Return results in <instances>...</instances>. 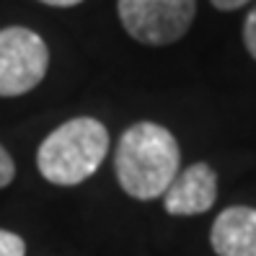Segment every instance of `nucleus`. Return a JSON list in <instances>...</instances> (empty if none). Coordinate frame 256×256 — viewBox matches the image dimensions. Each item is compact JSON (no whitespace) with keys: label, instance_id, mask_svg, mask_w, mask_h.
I'll list each match as a JSON object with an SVG mask.
<instances>
[{"label":"nucleus","instance_id":"nucleus-1","mask_svg":"<svg viewBox=\"0 0 256 256\" xmlns=\"http://www.w3.org/2000/svg\"><path fill=\"white\" fill-rule=\"evenodd\" d=\"M182 168V150L176 138L156 122H138L122 132L114 150L116 182L134 200L163 197Z\"/></svg>","mask_w":256,"mask_h":256},{"label":"nucleus","instance_id":"nucleus-2","mask_svg":"<svg viewBox=\"0 0 256 256\" xmlns=\"http://www.w3.org/2000/svg\"><path fill=\"white\" fill-rule=\"evenodd\" d=\"M106 150V127L94 116H75L44 138L36 153V168L50 184L75 186L98 171Z\"/></svg>","mask_w":256,"mask_h":256},{"label":"nucleus","instance_id":"nucleus-3","mask_svg":"<svg viewBox=\"0 0 256 256\" xmlns=\"http://www.w3.org/2000/svg\"><path fill=\"white\" fill-rule=\"evenodd\" d=\"M119 21L124 32L150 47L178 42L194 21L197 0H119Z\"/></svg>","mask_w":256,"mask_h":256},{"label":"nucleus","instance_id":"nucleus-4","mask_svg":"<svg viewBox=\"0 0 256 256\" xmlns=\"http://www.w3.org/2000/svg\"><path fill=\"white\" fill-rule=\"evenodd\" d=\"M50 50L44 39L26 26L0 28V96H24L44 80Z\"/></svg>","mask_w":256,"mask_h":256},{"label":"nucleus","instance_id":"nucleus-5","mask_svg":"<svg viewBox=\"0 0 256 256\" xmlns=\"http://www.w3.org/2000/svg\"><path fill=\"white\" fill-rule=\"evenodd\" d=\"M218 200V174L210 163H192L178 168L163 192V210L168 215H202Z\"/></svg>","mask_w":256,"mask_h":256},{"label":"nucleus","instance_id":"nucleus-6","mask_svg":"<svg viewBox=\"0 0 256 256\" xmlns=\"http://www.w3.org/2000/svg\"><path fill=\"white\" fill-rule=\"evenodd\" d=\"M210 244L218 256H256V210L246 204L222 210L212 222Z\"/></svg>","mask_w":256,"mask_h":256},{"label":"nucleus","instance_id":"nucleus-7","mask_svg":"<svg viewBox=\"0 0 256 256\" xmlns=\"http://www.w3.org/2000/svg\"><path fill=\"white\" fill-rule=\"evenodd\" d=\"M26 244L24 238L10 233V230H0V256H24Z\"/></svg>","mask_w":256,"mask_h":256},{"label":"nucleus","instance_id":"nucleus-8","mask_svg":"<svg viewBox=\"0 0 256 256\" xmlns=\"http://www.w3.org/2000/svg\"><path fill=\"white\" fill-rule=\"evenodd\" d=\"M13 176H16V163H13L10 153L0 145V189L8 186L13 182Z\"/></svg>","mask_w":256,"mask_h":256},{"label":"nucleus","instance_id":"nucleus-9","mask_svg":"<svg viewBox=\"0 0 256 256\" xmlns=\"http://www.w3.org/2000/svg\"><path fill=\"white\" fill-rule=\"evenodd\" d=\"M244 44H246L248 54L256 60V8L246 16V24H244Z\"/></svg>","mask_w":256,"mask_h":256},{"label":"nucleus","instance_id":"nucleus-10","mask_svg":"<svg viewBox=\"0 0 256 256\" xmlns=\"http://www.w3.org/2000/svg\"><path fill=\"white\" fill-rule=\"evenodd\" d=\"M218 10H236V8H244L246 3H251V0H210Z\"/></svg>","mask_w":256,"mask_h":256},{"label":"nucleus","instance_id":"nucleus-11","mask_svg":"<svg viewBox=\"0 0 256 256\" xmlns=\"http://www.w3.org/2000/svg\"><path fill=\"white\" fill-rule=\"evenodd\" d=\"M42 3H47V6H57V8H70V6L83 3V0H42Z\"/></svg>","mask_w":256,"mask_h":256}]
</instances>
